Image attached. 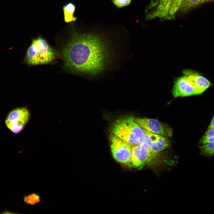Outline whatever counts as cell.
Returning <instances> with one entry per match:
<instances>
[{
	"mask_svg": "<svg viewBox=\"0 0 214 214\" xmlns=\"http://www.w3.org/2000/svg\"><path fill=\"white\" fill-rule=\"evenodd\" d=\"M72 29L70 40L62 51L65 67L72 71L89 75L103 73L111 60L108 41L97 34L79 33Z\"/></svg>",
	"mask_w": 214,
	"mask_h": 214,
	"instance_id": "1",
	"label": "cell"
},
{
	"mask_svg": "<svg viewBox=\"0 0 214 214\" xmlns=\"http://www.w3.org/2000/svg\"><path fill=\"white\" fill-rule=\"evenodd\" d=\"M113 134L132 147L139 145L144 141L145 133L131 116L119 120L112 129Z\"/></svg>",
	"mask_w": 214,
	"mask_h": 214,
	"instance_id": "2",
	"label": "cell"
},
{
	"mask_svg": "<svg viewBox=\"0 0 214 214\" xmlns=\"http://www.w3.org/2000/svg\"><path fill=\"white\" fill-rule=\"evenodd\" d=\"M56 53L43 37L33 40L28 48L24 62L30 65L48 64L55 58Z\"/></svg>",
	"mask_w": 214,
	"mask_h": 214,
	"instance_id": "3",
	"label": "cell"
},
{
	"mask_svg": "<svg viewBox=\"0 0 214 214\" xmlns=\"http://www.w3.org/2000/svg\"><path fill=\"white\" fill-rule=\"evenodd\" d=\"M182 0H152L146 9V18L172 19L180 10Z\"/></svg>",
	"mask_w": 214,
	"mask_h": 214,
	"instance_id": "4",
	"label": "cell"
},
{
	"mask_svg": "<svg viewBox=\"0 0 214 214\" xmlns=\"http://www.w3.org/2000/svg\"><path fill=\"white\" fill-rule=\"evenodd\" d=\"M30 116V112L27 107L17 108L9 113L5 120V124L12 132L17 134L25 128Z\"/></svg>",
	"mask_w": 214,
	"mask_h": 214,
	"instance_id": "5",
	"label": "cell"
},
{
	"mask_svg": "<svg viewBox=\"0 0 214 214\" xmlns=\"http://www.w3.org/2000/svg\"><path fill=\"white\" fill-rule=\"evenodd\" d=\"M158 154L151 150L148 141L144 137L141 144L132 147L131 163L136 167H140L152 162Z\"/></svg>",
	"mask_w": 214,
	"mask_h": 214,
	"instance_id": "6",
	"label": "cell"
},
{
	"mask_svg": "<svg viewBox=\"0 0 214 214\" xmlns=\"http://www.w3.org/2000/svg\"><path fill=\"white\" fill-rule=\"evenodd\" d=\"M111 149L113 156L117 161L124 164L131 163L132 146L116 136L111 137Z\"/></svg>",
	"mask_w": 214,
	"mask_h": 214,
	"instance_id": "7",
	"label": "cell"
},
{
	"mask_svg": "<svg viewBox=\"0 0 214 214\" xmlns=\"http://www.w3.org/2000/svg\"><path fill=\"white\" fill-rule=\"evenodd\" d=\"M172 92L175 97L200 94L188 76L184 74L176 79Z\"/></svg>",
	"mask_w": 214,
	"mask_h": 214,
	"instance_id": "8",
	"label": "cell"
},
{
	"mask_svg": "<svg viewBox=\"0 0 214 214\" xmlns=\"http://www.w3.org/2000/svg\"><path fill=\"white\" fill-rule=\"evenodd\" d=\"M135 121L141 128L148 132L166 137L168 136L165 127L156 119L138 118L135 119Z\"/></svg>",
	"mask_w": 214,
	"mask_h": 214,
	"instance_id": "9",
	"label": "cell"
},
{
	"mask_svg": "<svg viewBox=\"0 0 214 214\" xmlns=\"http://www.w3.org/2000/svg\"><path fill=\"white\" fill-rule=\"evenodd\" d=\"M145 137L147 140L151 150L158 154L169 145L168 139L166 136L148 132L143 129Z\"/></svg>",
	"mask_w": 214,
	"mask_h": 214,
	"instance_id": "10",
	"label": "cell"
},
{
	"mask_svg": "<svg viewBox=\"0 0 214 214\" xmlns=\"http://www.w3.org/2000/svg\"><path fill=\"white\" fill-rule=\"evenodd\" d=\"M183 73L184 74L188 76L200 94L211 85L210 82L206 78L196 72L190 70H185Z\"/></svg>",
	"mask_w": 214,
	"mask_h": 214,
	"instance_id": "11",
	"label": "cell"
},
{
	"mask_svg": "<svg viewBox=\"0 0 214 214\" xmlns=\"http://www.w3.org/2000/svg\"><path fill=\"white\" fill-rule=\"evenodd\" d=\"M213 0H182L180 10L186 12L191 10L203 4Z\"/></svg>",
	"mask_w": 214,
	"mask_h": 214,
	"instance_id": "12",
	"label": "cell"
},
{
	"mask_svg": "<svg viewBox=\"0 0 214 214\" xmlns=\"http://www.w3.org/2000/svg\"><path fill=\"white\" fill-rule=\"evenodd\" d=\"M75 9V5L71 2L68 3L63 7L64 18L65 21L69 23L74 21L76 18L73 15Z\"/></svg>",
	"mask_w": 214,
	"mask_h": 214,
	"instance_id": "13",
	"label": "cell"
},
{
	"mask_svg": "<svg viewBox=\"0 0 214 214\" xmlns=\"http://www.w3.org/2000/svg\"><path fill=\"white\" fill-rule=\"evenodd\" d=\"M24 202L26 204L34 205L41 202L40 195L36 192H32L23 196Z\"/></svg>",
	"mask_w": 214,
	"mask_h": 214,
	"instance_id": "14",
	"label": "cell"
},
{
	"mask_svg": "<svg viewBox=\"0 0 214 214\" xmlns=\"http://www.w3.org/2000/svg\"><path fill=\"white\" fill-rule=\"evenodd\" d=\"M200 154L206 156L214 155V142L201 145L199 146Z\"/></svg>",
	"mask_w": 214,
	"mask_h": 214,
	"instance_id": "15",
	"label": "cell"
},
{
	"mask_svg": "<svg viewBox=\"0 0 214 214\" xmlns=\"http://www.w3.org/2000/svg\"><path fill=\"white\" fill-rule=\"evenodd\" d=\"M214 142V129L208 128L201 138L199 144L201 145Z\"/></svg>",
	"mask_w": 214,
	"mask_h": 214,
	"instance_id": "16",
	"label": "cell"
},
{
	"mask_svg": "<svg viewBox=\"0 0 214 214\" xmlns=\"http://www.w3.org/2000/svg\"><path fill=\"white\" fill-rule=\"evenodd\" d=\"M131 0H113L114 4L119 7H121L128 5Z\"/></svg>",
	"mask_w": 214,
	"mask_h": 214,
	"instance_id": "17",
	"label": "cell"
},
{
	"mask_svg": "<svg viewBox=\"0 0 214 214\" xmlns=\"http://www.w3.org/2000/svg\"><path fill=\"white\" fill-rule=\"evenodd\" d=\"M208 128L214 129V116L212 118L211 122Z\"/></svg>",
	"mask_w": 214,
	"mask_h": 214,
	"instance_id": "18",
	"label": "cell"
}]
</instances>
